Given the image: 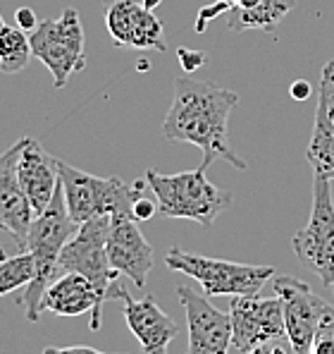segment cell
<instances>
[{
	"mask_svg": "<svg viewBox=\"0 0 334 354\" xmlns=\"http://www.w3.org/2000/svg\"><path fill=\"white\" fill-rule=\"evenodd\" d=\"M24 149V137L0 153V230L10 232L17 247L24 252L34 208H31L22 182L17 175V160Z\"/></svg>",
	"mask_w": 334,
	"mask_h": 354,
	"instance_id": "9a60e30c",
	"label": "cell"
},
{
	"mask_svg": "<svg viewBox=\"0 0 334 354\" xmlns=\"http://www.w3.org/2000/svg\"><path fill=\"white\" fill-rule=\"evenodd\" d=\"M141 3H144V5H146V8H148V10H155V8H158L160 3H163V0H141Z\"/></svg>",
	"mask_w": 334,
	"mask_h": 354,
	"instance_id": "4dcf8cb0",
	"label": "cell"
},
{
	"mask_svg": "<svg viewBox=\"0 0 334 354\" xmlns=\"http://www.w3.org/2000/svg\"><path fill=\"white\" fill-rule=\"evenodd\" d=\"M108 259L117 273L127 275L137 288H146L148 273L153 270V247L139 230V221L129 213L112 216L108 232Z\"/></svg>",
	"mask_w": 334,
	"mask_h": 354,
	"instance_id": "5bb4252c",
	"label": "cell"
},
{
	"mask_svg": "<svg viewBox=\"0 0 334 354\" xmlns=\"http://www.w3.org/2000/svg\"><path fill=\"white\" fill-rule=\"evenodd\" d=\"M14 24L27 31V34H31V31L39 27V17H36V12L31 8H19L14 10Z\"/></svg>",
	"mask_w": 334,
	"mask_h": 354,
	"instance_id": "83f0119b",
	"label": "cell"
},
{
	"mask_svg": "<svg viewBox=\"0 0 334 354\" xmlns=\"http://www.w3.org/2000/svg\"><path fill=\"white\" fill-rule=\"evenodd\" d=\"M3 27H5V19H3V15H0V31H3Z\"/></svg>",
	"mask_w": 334,
	"mask_h": 354,
	"instance_id": "836d02e7",
	"label": "cell"
},
{
	"mask_svg": "<svg viewBox=\"0 0 334 354\" xmlns=\"http://www.w3.org/2000/svg\"><path fill=\"white\" fill-rule=\"evenodd\" d=\"M158 213V201H153L150 196H137V201H134L132 206V218L134 221H150V218Z\"/></svg>",
	"mask_w": 334,
	"mask_h": 354,
	"instance_id": "4316f807",
	"label": "cell"
},
{
	"mask_svg": "<svg viewBox=\"0 0 334 354\" xmlns=\"http://www.w3.org/2000/svg\"><path fill=\"white\" fill-rule=\"evenodd\" d=\"M79 230L75 221H72L70 211L65 204V194H62V185H57L55 196L43 213L34 216L27 235V247L24 252H31L36 259V275L34 280L24 288L19 304L24 306L27 321L36 324L41 319V299L48 285L57 278V268H60V252L70 237Z\"/></svg>",
	"mask_w": 334,
	"mask_h": 354,
	"instance_id": "7a4b0ae2",
	"label": "cell"
},
{
	"mask_svg": "<svg viewBox=\"0 0 334 354\" xmlns=\"http://www.w3.org/2000/svg\"><path fill=\"white\" fill-rule=\"evenodd\" d=\"M36 275V259L31 252H22L17 257H10L0 263V297L14 292L19 288H27Z\"/></svg>",
	"mask_w": 334,
	"mask_h": 354,
	"instance_id": "44dd1931",
	"label": "cell"
},
{
	"mask_svg": "<svg viewBox=\"0 0 334 354\" xmlns=\"http://www.w3.org/2000/svg\"><path fill=\"white\" fill-rule=\"evenodd\" d=\"M294 254L334 292V199L332 182L313 177V208L306 227L291 239Z\"/></svg>",
	"mask_w": 334,
	"mask_h": 354,
	"instance_id": "52a82bcc",
	"label": "cell"
},
{
	"mask_svg": "<svg viewBox=\"0 0 334 354\" xmlns=\"http://www.w3.org/2000/svg\"><path fill=\"white\" fill-rule=\"evenodd\" d=\"M177 297L186 311V328H189L186 354H229L232 316L215 309L206 297L186 285H177Z\"/></svg>",
	"mask_w": 334,
	"mask_h": 354,
	"instance_id": "4fadbf2b",
	"label": "cell"
},
{
	"mask_svg": "<svg viewBox=\"0 0 334 354\" xmlns=\"http://www.w3.org/2000/svg\"><path fill=\"white\" fill-rule=\"evenodd\" d=\"M29 41L34 55L53 75L55 88H65L70 77L86 67L84 29L75 8H65L57 19H41Z\"/></svg>",
	"mask_w": 334,
	"mask_h": 354,
	"instance_id": "8992f818",
	"label": "cell"
},
{
	"mask_svg": "<svg viewBox=\"0 0 334 354\" xmlns=\"http://www.w3.org/2000/svg\"><path fill=\"white\" fill-rule=\"evenodd\" d=\"M17 175L34 216L46 211L60 185V160L41 147L39 139L24 137V149L17 160Z\"/></svg>",
	"mask_w": 334,
	"mask_h": 354,
	"instance_id": "e0dca14e",
	"label": "cell"
},
{
	"mask_svg": "<svg viewBox=\"0 0 334 354\" xmlns=\"http://www.w3.org/2000/svg\"><path fill=\"white\" fill-rule=\"evenodd\" d=\"M34 58V50H31L29 34L24 29L8 27L5 24L0 31V72L5 75H17V72L27 70V65Z\"/></svg>",
	"mask_w": 334,
	"mask_h": 354,
	"instance_id": "ffe728a7",
	"label": "cell"
},
{
	"mask_svg": "<svg viewBox=\"0 0 334 354\" xmlns=\"http://www.w3.org/2000/svg\"><path fill=\"white\" fill-rule=\"evenodd\" d=\"M273 288L282 301L284 330L289 342L294 345L296 354H311L313 337H315L322 314H325V309L330 304L313 292L304 280L291 278V275L275 278Z\"/></svg>",
	"mask_w": 334,
	"mask_h": 354,
	"instance_id": "8fae6325",
	"label": "cell"
},
{
	"mask_svg": "<svg viewBox=\"0 0 334 354\" xmlns=\"http://www.w3.org/2000/svg\"><path fill=\"white\" fill-rule=\"evenodd\" d=\"M306 160L311 163L313 175L334 182V122L320 98H317L315 124H313L311 144L306 149Z\"/></svg>",
	"mask_w": 334,
	"mask_h": 354,
	"instance_id": "d6986e66",
	"label": "cell"
},
{
	"mask_svg": "<svg viewBox=\"0 0 334 354\" xmlns=\"http://www.w3.org/2000/svg\"><path fill=\"white\" fill-rule=\"evenodd\" d=\"M320 101L325 103L327 115L334 122V60H327L322 67V77H320Z\"/></svg>",
	"mask_w": 334,
	"mask_h": 354,
	"instance_id": "603a6c76",
	"label": "cell"
},
{
	"mask_svg": "<svg viewBox=\"0 0 334 354\" xmlns=\"http://www.w3.org/2000/svg\"><path fill=\"white\" fill-rule=\"evenodd\" d=\"M43 354H108L101 350H93L86 345H75V347H46Z\"/></svg>",
	"mask_w": 334,
	"mask_h": 354,
	"instance_id": "f1b7e54d",
	"label": "cell"
},
{
	"mask_svg": "<svg viewBox=\"0 0 334 354\" xmlns=\"http://www.w3.org/2000/svg\"><path fill=\"white\" fill-rule=\"evenodd\" d=\"M108 299L122 301L127 328L139 340L144 354H167V345L179 335V324L160 309L153 295H146L144 299H134L132 292L115 280L108 290Z\"/></svg>",
	"mask_w": 334,
	"mask_h": 354,
	"instance_id": "7c38bea8",
	"label": "cell"
},
{
	"mask_svg": "<svg viewBox=\"0 0 334 354\" xmlns=\"http://www.w3.org/2000/svg\"><path fill=\"white\" fill-rule=\"evenodd\" d=\"M103 19L117 48L165 53V27L141 0H103Z\"/></svg>",
	"mask_w": 334,
	"mask_h": 354,
	"instance_id": "9c48e42d",
	"label": "cell"
},
{
	"mask_svg": "<svg viewBox=\"0 0 334 354\" xmlns=\"http://www.w3.org/2000/svg\"><path fill=\"white\" fill-rule=\"evenodd\" d=\"M311 354H334V306H327L313 337Z\"/></svg>",
	"mask_w": 334,
	"mask_h": 354,
	"instance_id": "7402d4cb",
	"label": "cell"
},
{
	"mask_svg": "<svg viewBox=\"0 0 334 354\" xmlns=\"http://www.w3.org/2000/svg\"><path fill=\"white\" fill-rule=\"evenodd\" d=\"M224 3H229V5L234 8V5H239V0H224Z\"/></svg>",
	"mask_w": 334,
	"mask_h": 354,
	"instance_id": "d6a6232c",
	"label": "cell"
},
{
	"mask_svg": "<svg viewBox=\"0 0 334 354\" xmlns=\"http://www.w3.org/2000/svg\"><path fill=\"white\" fill-rule=\"evenodd\" d=\"M246 354H296V350L289 342V337L279 335V337H273V340L260 342V345H255L253 350H248Z\"/></svg>",
	"mask_w": 334,
	"mask_h": 354,
	"instance_id": "cb8c5ba5",
	"label": "cell"
},
{
	"mask_svg": "<svg viewBox=\"0 0 334 354\" xmlns=\"http://www.w3.org/2000/svg\"><path fill=\"white\" fill-rule=\"evenodd\" d=\"M5 259H8V254H5V249H3V244H0V263L5 261Z\"/></svg>",
	"mask_w": 334,
	"mask_h": 354,
	"instance_id": "1f68e13d",
	"label": "cell"
},
{
	"mask_svg": "<svg viewBox=\"0 0 334 354\" xmlns=\"http://www.w3.org/2000/svg\"><path fill=\"white\" fill-rule=\"evenodd\" d=\"M332 187H334V182H332Z\"/></svg>",
	"mask_w": 334,
	"mask_h": 354,
	"instance_id": "e575fe53",
	"label": "cell"
},
{
	"mask_svg": "<svg viewBox=\"0 0 334 354\" xmlns=\"http://www.w3.org/2000/svg\"><path fill=\"white\" fill-rule=\"evenodd\" d=\"M232 316V350L246 354L255 345L286 335L279 297L237 295L229 301Z\"/></svg>",
	"mask_w": 334,
	"mask_h": 354,
	"instance_id": "30bf717a",
	"label": "cell"
},
{
	"mask_svg": "<svg viewBox=\"0 0 334 354\" xmlns=\"http://www.w3.org/2000/svg\"><path fill=\"white\" fill-rule=\"evenodd\" d=\"M296 8V0H239L229 10V31H275L279 22Z\"/></svg>",
	"mask_w": 334,
	"mask_h": 354,
	"instance_id": "ac0fdd59",
	"label": "cell"
},
{
	"mask_svg": "<svg viewBox=\"0 0 334 354\" xmlns=\"http://www.w3.org/2000/svg\"><path fill=\"white\" fill-rule=\"evenodd\" d=\"M227 10H232V5L224 3V0H217V3H210V5H206V8L198 10V17H196V31H198V34H203V31H206L210 19L220 17V15L227 12Z\"/></svg>",
	"mask_w": 334,
	"mask_h": 354,
	"instance_id": "d4e9b609",
	"label": "cell"
},
{
	"mask_svg": "<svg viewBox=\"0 0 334 354\" xmlns=\"http://www.w3.org/2000/svg\"><path fill=\"white\" fill-rule=\"evenodd\" d=\"M112 216H96L81 223L79 230L70 237V242L60 252V270L65 273H79L98 295L108 301V290L122 273L110 266L108 259V232H110Z\"/></svg>",
	"mask_w": 334,
	"mask_h": 354,
	"instance_id": "ba28073f",
	"label": "cell"
},
{
	"mask_svg": "<svg viewBox=\"0 0 334 354\" xmlns=\"http://www.w3.org/2000/svg\"><path fill=\"white\" fill-rule=\"evenodd\" d=\"M165 266L170 270L194 278L208 297H237L258 295L263 285L275 275V266H248L224 259H210L201 254L184 252L179 247H170L165 254Z\"/></svg>",
	"mask_w": 334,
	"mask_h": 354,
	"instance_id": "5b68a950",
	"label": "cell"
},
{
	"mask_svg": "<svg viewBox=\"0 0 334 354\" xmlns=\"http://www.w3.org/2000/svg\"><path fill=\"white\" fill-rule=\"evenodd\" d=\"M103 299L98 295V290L88 283L84 275L79 273H65L62 278H55L48 285V290L43 292L41 299V314L50 311L55 316H81V314H91L88 328L93 333L101 330V321H103Z\"/></svg>",
	"mask_w": 334,
	"mask_h": 354,
	"instance_id": "2e32d148",
	"label": "cell"
},
{
	"mask_svg": "<svg viewBox=\"0 0 334 354\" xmlns=\"http://www.w3.org/2000/svg\"><path fill=\"white\" fill-rule=\"evenodd\" d=\"M239 96L229 88L213 82H196L179 77L175 82V98L163 122L167 142L194 144L203 151V168H210L213 160L222 158L237 170H246L242 160L227 144V122L237 108Z\"/></svg>",
	"mask_w": 334,
	"mask_h": 354,
	"instance_id": "6da1fadb",
	"label": "cell"
},
{
	"mask_svg": "<svg viewBox=\"0 0 334 354\" xmlns=\"http://www.w3.org/2000/svg\"><path fill=\"white\" fill-rule=\"evenodd\" d=\"M289 93H291V98H294V101H306V98H311L313 86L308 84L306 80H299V82H294V84H291Z\"/></svg>",
	"mask_w": 334,
	"mask_h": 354,
	"instance_id": "f546056e",
	"label": "cell"
},
{
	"mask_svg": "<svg viewBox=\"0 0 334 354\" xmlns=\"http://www.w3.org/2000/svg\"><path fill=\"white\" fill-rule=\"evenodd\" d=\"M146 182L155 194L158 213L165 218H186L210 227L232 206V194L213 185L203 165L177 175H163L160 170L148 168Z\"/></svg>",
	"mask_w": 334,
	"mask_h": 354,
	"instance_id": "3957f363",
	"label": "cell"
},
{
	"mask_svg": "<svg viewBox=\"0 0 334 354\" xmlns=\"http://www.w3.org/2000/svg\"><path fill=\"white\" fill-rule=\"evenodd\" d=\"M177 58H179V65L186 75H194L196 70H201L206 65L208 55L203 50H189V48H177Z\"/></svg>",
	"mask_w": 334,
	"mask_h": 354,
	"instance_id": "484cf974",
	"label": "cell"
},
{
	"mask_svg": "<svg viewBox=\"0 0 334 354\" xmlns=\"http://www.w3.org/2000/svg\"><path fill=\"white\" fill-rule=\"evenodd\" d=\"M60 185L72 221L81 225L96 216H117V213L132 216L134 201L144 194V187L148 182L144 177L134 185H127L119 177H98L60 160Z\"/></svg>",
	"mask_w": 334,
	"mask_h": 354,
	"instance_id": "277c9868",
	"label": "cell"
}]
</instances>
